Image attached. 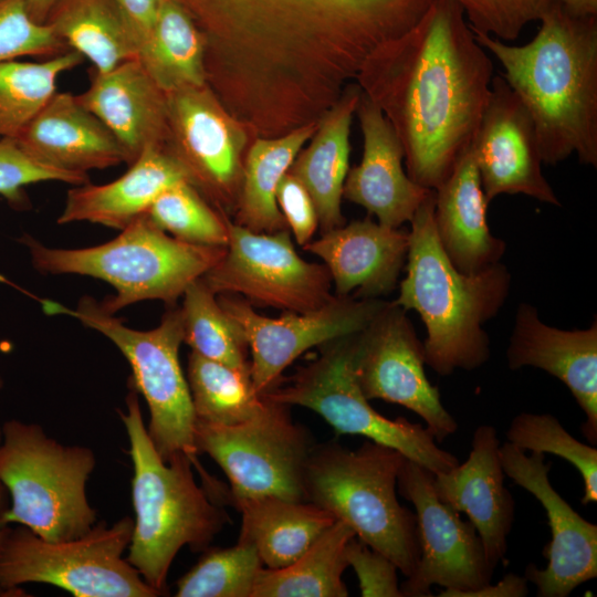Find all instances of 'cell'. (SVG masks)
Returning <instances> with one entry per match:
<instances>
[{
	"label": "cell",
	"mask_w": 597,
	"mask_h": 597,
	"mask_svg": "<svg viewBox=\"0 0 597 597\" xmlns=\"http://www.w3.org/2000/svg\"><path fill=\"white\" fill-rule=\"evenodd\" d=\"M206 43V72L224 92L281 77L327 87L357 76L367 59L413 28L432 0H176Z\"/></svg>",
	"instance_id": "cell-1"
},
{
	"label": "cell",
	"mask_w": 597,
	"mask_h": 597,
	"mask_svg": "<svg viewBox=\"0 0 597 597\" xmlns=\"http://www.w3.org/2000/svg\"><path fill=\"white\" fill-rule=\"evenodd\" d=\"M493 75L461 6L432 0L412 29L367 59L357 77L397 133L408 176L434 190L470 146Z\"/></svg>",
	"instance_id": "cell-2"
},
{
	"label": "cell",
	"mask_w": 597,
	"mask_h": 597,
	"mask_svg": "<svg viewBox=\"0 0 597 597\" xmlns=\"http://www.w3.org/2000/svg\"><path fill=\"white\" fill-rule=\"evenodd\" d=\"M534 39L511 45L474 32L504 69L502 74L530 113L542 161L576 153L597 166V15L576 17L554 1Z\"/></svg>",
	"instance_id": "cell-3"
},
{
	"label": "cell",
	"mask_w": 597,
	"mask_h": 597,
	"mask_svg": "<svg viewBox=\"0 0 597 597\" xmlns=\"http://www.w3.org/2000/svg\"><path fill=\"white\" fill-rule=\"evenodd\" d=\"M410 223L407 273L392 303L419 314L427 329L425 363L437 374L476 369L491 354L482 325L505 303L511 274L501 262L473 274L451 263L436 230L434 190Z\"/></svg>",
	"instance_id": "cell-4"
},
{
	"label": "cell",
	"mask_w": 597,
	"mask_h": 597,
	"mask_svg": "<svg viewBox=\"0 0 597 597\" xmlns=\"http://www.w3.org/2000/svg\"><path fill=\"white\" fill-rule=\"evenodd\" d=\"M127 410L118 411L129 440L134 467L132 499L134 530L126 559L161 595L167 575L184 546L207 549L230 522L229 515L193 476V461L178 454L165 462L144 425L138 392L129 386Z\"/></svg>",
	"instance_id": "cell-5"
},
{
	"label": "cell",
	"mask_w": 597,
	"mask_h": 597,
	"mask_svg": "<svg viewBox=\"0 0 597 597\" xmlns=\"http://www.w3.org/2000/svg\"><path fill=\"white\" fill-rule=\"evenodd\" d=\"M406 457L364 442L350 450L337 442L314 444L304 472V501L348 524L356 537L388 557L406 577L420 557L416 514L400 505L396 488Z\"/></svg>",
	"instance_id": "cell-6"
},
{
	"label": "cell",
	"mask_w": 597,
	"mask_h": 597,
	"mask_svg": "<svg viewBox=\"0 0 597 597\" xmlns=\"http://www.w3.org/2000/svg\"><path fill=\"white\" fill-rule=\"evenodd\" d=\"M121 231L106 243L82 249L48 248L29 235L21 241L41 273L87 275L111 284L115 294L100 302L109 314L145 300L175 305L226 251V247L180 241L156 227L146 214Z\"/></svg>",
	"instance_id": "cell-7"
},
{
	"label": "cell",
	"mask_w": 597,
	"mask_h": 597,
	"mask_svg": "<svg viewBox=\"0 0 597 597\" xmlns=\"http://www.w3.org/2000/svg\"><path fill=\"white\" fill-rule=\"evenodd\" d=\"M1 432L0 481L11 498L4 524L18 523L48 542L86 534L96 524L86 495L94 451L62 444L36 423L9 420Z\"/></svg>",
	"instance_id": "cell-8"
},
{
	"label": "cell",
	"mask_w": 597,
	"mask_h": 597,
	"mask_svg": "<svg viewBox=\"0 0 597 597\" xmlns=\"http://www.w3.org/2000/svg\"><path fill=\"white\" fill-rule=\"evenodd\" d=\"M41 303L45 313L72 316L115 344L132 367L128 385L142 394L148 405L147 431L160 458L168 462L185 454L193 461L202 481L210 480L197 460L196 415L179 363V347L184 343L179 307L171 305L157 327L139 331L127 327L93 297H82L75 308L52 300Z\"/></svg>",
	"instance_id": "cell-9"
},
{
	"label": "cell",
	"mask_w": 597,
	"mask_h": 597,
	"mask_svg": "<svg viewBox=\"0 0 597 597\" xmlns=\"http://www.w3.org/2000/svg\"><path fill=\"white\" fill-rule=\"evenodd\" d=\"M134 530L129 516L108 526L96 523L86 534L48 542L25 526L8 527L0 553V587L22 596L20 585L49 584L76 597H156L139 572L123 557Z\"/></svg>",
	"instance_id": "cell-10"
},
{
	"label": "cell",
	"mask_w": 597,
	"mask_h": 597,
	"mask_svg": "<svg viewBox=\"0 0 597 597\" xmlns=\"http://www.w3.org/2000/svg\"><path fill=\"white\" fill-rule=\"evenodd\" d=\"M354 335L320 346L315 359L263 396L289 407L308 408L336 433L363 436L394 448L433 474L455 468L458 458L441 449L427 427L404 417L389 419L371 407L354 373Z\"/></svg>",
	"instance_id": "cell-11"
},
{
	"label": "cell",
	"mask_w": 597,
	"mask_h": 597,
	"mask_svg": "<svg viewBox=\"0 0 597 597\" xmlns=\"http://www.w3.org/2000/svg\"><path fill=\"white\" fill-rule=\"evenodd\" d=\"M195 443L229 479V503L260 496L304 501V472L314 444L292 420L289 406L270 400L262 413L234 426L196 419Z\"/></svg>",
	"instance_id": "cell-12"
},
{
	"label": "cell",
	"mask_w": 597,
	"mask_h": 597,
	"mask_svg": "<svg viewBox=\"0 0 597 597\" xmlns=\"http://www.w3.org/2000/svg\"><path fill=\"white\" fill-rule=\"evenodd\" d=\"M228 232L224 254L201 277L217 295L239 294L251 304L298 313L334 296L327 268L301 258L289 230L254 232L228 219Z\"/></svg>",
	"instance_id": "cell-13"
},
{
	"label": "cell",
	"mask_w": 597,
	"mask_h": 597,
	"mask_svg": "<svg viewBox=\"0 0 597 597\" xmlns=\"http://www.w3.org/2000/svg\"><path fill=\"white\" fill-rule=\"evenodd\" d=\"M406 312L386 302L369 325L354 335L353 367L368 399H381L418 415L437 442L455 433L458 422L425 371L422 342Z\"/></svg>",
	"instance_id": "cell-14"
},
{
	"label": "cell",
	"mask_w": 597,
	"mask_h": 597,
	"mask_svg": "<svg viewBox=\"0 0 597 597\" xmlns=\"http://www.w3.org/2000/svg\"><path fill=\"white\" fill-rule=\"evenodd\" d=\"M217 296L243 334L251 381L260 395L275 387L285 368L307 349L362 332L386 304L377 297L334 295L316 310L286 312L273 318L259 314L247 300L231 294Z\"/></svg>",
	"instance_id": "cell-15"
},
{
	"label": "cell",
	"mask_w": 597,
	"mask_h": 597,
	"mask_svg": "<svg viewBox=\"0 0 597 597\" xmlns=\"http://www.w3.org/2000/svg\"><path fill=\"white\" fill-rule=\"evenodd\" d=\"M432 481L433 473L405 459L397 486L416 510L420 557L400 585L402 597H430L432 585L474 590L490 584L495 569L473 524L439 500Z\"/></svg>",
	"instance_id": "cell-16"
},
{
	"label": "cell",
	"mask_w": 597,
	"mask_h": 597,
	"mask_svg": "<svg viewBox=\"0 0 597 597\" xmlns=\"http://www.w3.org/2000/svg\"><path fill=\"white\" fill-rule=\"evenodd\" d=\"M168 115L166 148L184 166L189 182L223 213L237 206L247 143L243 128L208 83L168 94Z\"/></svg>",
	"instance_id": "cell-17"
},
{
	"label": "cell",
	"mask_w": 597,
	"mask_h": 597,
	"mask_svg": "<svg viewBox=\"0 0 597 597\" xmlns=\"http://www.w3.org/2000/svg\"><path fill=\"white\" fill-rule=\"evenodd\" d=\"M504 474L530 492L544 507L551 541L544 547L546 567L528 564L524 576L535 585L538 597H567L579 585L597 576V525L582 517L554 489L552 463L545 454L525 451L509 441L500 444Z\"/></svg>",
	"instance_id": "cell-18"
},
{
	"label": "cell",
	"mask_w": 597,
	"mask_h": 597,
	"mask_svg": "<svg viewBox=\"0 0 597 597\" xmlns=\"http://www.w3.org/2000/svg\"><path fill=\"white\" fill-rule=\"evenodd\" d=\"M484 196L522 193L561 206L544 177L534 122L502 73L492 77L491 94L470 144Z\"/></svg>",
	"instance_id": "cell-19"
},
{
	"label": "cell",
	"mask_w": 597,
	"mask_h": 597,
	"mask_svg": "<svg viewBox=\"0 0 597 597\" xmlns=\"http://www.w3.org/2000/svg\"><path fill=\"white\" fill-rule=\"evenodd\" d=\"M500 444L493 426H479L467 460L433 474L432 481L439 500L469 517L493 568L505 558L515 512L514 499L504 484Z\"/></svg>",
	"instance_id": "cell-20"
},
{
	"label": "cell",
	"mask_w": 597,
	"mask_h": 597,
	"mask_svg": "<svg viewBox=\"0 0 597 597\" xmlns=\"http://www.w3.org/2000/svg\"><path fill=\"white\" fill-rule=\"evenodd\" d=\"M511 370L540 368L559 379L586 416L582 431L597 442V322L586 329L565 331L542 322L535 306L517 307L506 350Z\"/></svg>",
	"instance_id": "cell-21"
},
{
	"label": "cell",
	"mask_w": 597,
	"mask_h": 597,
	"mask_svg": "<svg viewBox=\"0 0 597 597\" xmlns=\"http://www.w3.org/2000/svg\"><path fill=\"white\" fill-rule=\"evenodd\" d=\"M356 112L364 150L359 165L347 172L343 197L376 216L379 223L399 228L411 221L433 189L405 172L402 144L380 107L362 93Z\"/></svg>",
	"instance_id": "cell-22"
},
{
	"label": "cell",
	"mask_w": 597,
	"mask_h": 597,
	"mask_svg": "<svg viewBox=\"0 0 597 597\" xmlns=\"http://www.w3.org/2000/svg\"><path fill=\"white\" fill-rule=\"evenodd\" d=\"M92 75L90 86L76 98L114 135L128 166L149 147H167L168 94L137 57Z\"/></svg>",
	"instance_id": "cell-23"
},
{
	"label": "cell",
	"mask_w": 597,
	"mask_h": 597,
	"mask_svg": "<svg viewBox=\"0 0 597 597\" xmlns=\"http://www.w3.org/2000/svg\"><path fill=\"white\" fill-rule=\"evenodd\" d=\"M409 231L370 218L322 233L303 249L324 262L337 296L377 297L390 293L407 258Z\"/></svg>",
	"instance_id": "cell-24"
},
{
	"label": "cell",
	"mask_w": 597,
	"mask_h": 597,
	"mask_svg": "<svg viewBox=\"0 0 597 597\" xmlns=\"http://www.w3.org/2000/svg\"><path fill=\"white\" fill-rule=\"evenodd\" d=\"M13 140L34 161L69 172L125 163L114 135L69 92H55Z\"/></svg>",
	"instance_id": "cell-25"
},
{
	"label": "cell",
	"mask_w": 597,
	"mask_h": 597,
	"mask_svg": "<svg viewBox=\"0 0 597 597\" xmlns=\"http://www.w3.org/2000/svg\"><path fill=\"white\" fill-rule=\"evenodd\" d=\"M181 181L189 178L180 161L166 147H149L119 178L70 189L57 223L88 221L123 230L145 214L163 191Z\"/></svg>",
	"instance_id": "cell-26"
},
{
	"label": "cell",
	"mask_w": 597,
	"mask_h": 597,
	"mask_svg": "<svg viewBox=\"0 0 597 597\" xmlns=\"http://www.w3.org/2000/svg\"><path fill=\"white\" fill-rule=\"evenodd\" d=\"M488 205L469 146L448 178L434 189L438 239L462 273H478L499 263L505 252V242L489 229Z\"/></svg>",
	"instance_id": "cell-27"
},
{
	"label": "cell",
	"mask_w": 597,
	"mask_h": 597,
	"mask_svg": "<svg viewBox=\"0 0 597 597\" xmlns=\"http://www.w3.org/2000/svg\"><path fill=\"white\" fill-rule=\"evenodd\" d=\"M360 91L349 87L331 107L289 172L306 188L322 233L344 224L341 202L349 170V134Z\"/></svg>",
	"instance_id": "cell-28"
},
{
	"label": "cell",
	"mask_w": 597,
	"mask_h": 597,
	"mask_svg": "<svg viewBox=\"0 0 597 597\" xmlns=\"http://www.w3.org/2000/svg\"><path fill=\"white\" fill-rule=\"evenodd\" d=\"M230 503L241 513L238 542L252 545L263 566L271 569L294 563L336 521L306 501L260 496Z\"/></svg>",
	"instance_id": "cell-29"
},
{
	"label": "cell",
	"mask_w": 597,
	"mask_h": 597,
	"mask_svg": "<svg viewBox=\"0 0 597 597\" xmlns=\"http://www.w3.org/2000/svg\"><path fill=\"white\" fill-rule=\"evenodd\" d=\"M317 125L303 124L277 138H258L243 160L237 223L254 232L289 230L276 203V189Z\"/></svg>",
	"instance_id": "cell-30"
},
{
	"label": "cell",
	"mask_w": 597,
	"mask_h": 597,
	"mask_svg": "<svg viewBox=\"0 0 597 597\" xmlns=\"http://www.w3.org/2000/svg\"><path fill=\"white\" fill-rule=\"evenodd\" d=\"M45 23L71 49L105 73L136 59L139 45L113 0H57Z\"/></svg>",
	"instance_id": "cell-31"
},
{
	"label": "cell",
	"mask_w": 597,
	"mask_h": 597,
	"mask_svg": "<svg viewBox=\"0 0 597 597\" xmlns=\"http://www.w3.org/2000/svg\"><path fill=\"white\" fill-rule=\"evenodd\" d=\"M206 43L189 13L176 0H163L137 59L167 94L207 84Z\"/></svg>",
	"instance_id": "cell-32"
},
{
	"label": "cell",
	"mask_w": 597,
	"mask_h": 597,
	"mask_svg": "<svg viewBox=\"0 0 597 597\" xmlns=\"http://www.w3.org/2000/svg\"><path fill=\"white\" fill-rule=\"evenodd\" d=\"M356 536L354 530L335 521L312 546L291 565L263 567L251 597H346L342 576L348 567L346 547Z\"/></svg>",
	"instance_id": "cell-33"
},
{
	"label": "cell",
	"mask_w": 597,
	"mask_h": 597,
	"mask_svg": "<svg viewBox=\"0 0 597 597\" xmlns=\"http://www.w3.org/2000/svg\"><path fill=\"white\" fill-rule=\"evenodd\" d=\"M187 380L196 419L234 426L262 413L270 400L258 394L251 376L191 350Z\"/></svg>",
	"instance_id": "cell-34"
},
{
	"label": "cell",
	"mask_w": 597,
	"mask_h": 597,
	"mask_svg": "<svg viewBox=\"0 0 597 597\" xmlns=\"http://www.w3.org/2000/svg\"><path fill=\"white\" fill-rule=\"evenodd\" d=\"M82 62L69 50L41 62L0 63V139L15 138L56 92L60 75Z\"/></svg>",
	"instance_id": "cell-35"
},
{
	"label": "cell",
	"mask_w": 597,
	"mask_h": 597,
	"mask_svg": "<svg viewBox=\"0 0 597 597\" xmlns=\"http://www.w3.org/2000/svg\"><path fill=\"white\" fill-rule=\"evenodd\" d=\"M179 311L184 343L192 352L250 375L243 334L201 277L185 290Z\"/></svg>",
	"instance_id": "cell-36"
},
{
	"label": "cell",
	"mask_w": 597,
	"mask_h": 597,
	"mask_svg": "<svg viewBox=\"0 0 597 597\" xmlns=\"http://www.w3.org/2000/svg\"><path fill=\"white\" fill-rule=\"evenodd\" d=\"M159 229L192 244L226 247L228 218L213 209L189 182H178L163 191L145 213Z\"/></svg>",
	"instance_id": "cell-37"
},
{
	"label": "cell",
	"mask_w": 597,
	"mask_h": 597,
	"mask_svg": "<svg viewBox=\"0 0 597 597\" xmlns=\"http://www.w3.org/2000/svg\"><path fill=\"white\" fill-rule=\"evenodd\" d=\"M255 548L238 542L207 549L198 563L177 582V597H251L263 568Z\"/></svg>",
	"instance_id": "cell-38"
},
{
	"label": "cell",
	"mask_w": 597,
	"mask_h": 597,
	"mask_svg": "<svg viewBox=\"0 0 597 597\" xmlns=\"http://www.w3.org/2000/svg\"><path fill=\"white\" fill-rule=\"evenodd\" d=\"M506 439L525 452L551 453L569 462L583 479L582 504L597 502V449L574 438L556 417L521 412L512 419Z\"/></svg>",
	"instance_id": "cell-39"
},
{
	"label": "cell",
	"mask_w": 597,
	"mask_h": 597,
	"mask_svg": "<svg viewBox=\"0 0 597 597\" xmlns=\"http://www.w3.org/2000/svg\"><path fill=\"white\" fill-rule=\"evenodd\" d=\"M69 50L50 24L30 15L24 0H0V63L22 56L48 59Z\"/></svg>",
	"instance_id": "cell-40"
},
{
	"label": "cell",
	"mask_w": 597,
	"mask_h": 597,
	"mask_svg": "<svg viewBox=\"0 0 597 597\" xmlns=\"http://www.w3.org/2000/svg\"><path fill=\"white\" fill-rule=\"evenodd\" d=\"M463 9L472 31L515 40L523 28L540 20L556 0H454Z\"/></svg>",
	"instance_id": "cell-41"
},
{
	"label": "cell",
	"mask_w": 597,
	"mask_h": 597,
	"mask_svg": "<svg viewBox=\"0 0 597 597\" xmlns=\"http://www.w3.org/2000/svg\"><path fill=\"white\" fill-rule=\"evenodd\" d=\"M42 181H62L74 186L90 182L87 174L69 172L43 166L25 155L11 138L0 139V195L22 207L23 188Z\"/></svg>",
	"instance_id": "cell-42"
},
{
	"label": "cell",
	"mask_w": 597,
	"mask_h": 597,
	"mask_svg": "<svg viewBox=\"0 0 597 597\" xmlns=\"http://www.w3.org/2000/svg\"><path fill=\"white\" fill-rule=\"evenodd\" d=\"M346 559L356 573L363 597H402L397 566L356 536L347 544Z\"/></svg>",
	"instance_id": "cell-43"
},
{
	"label": "cell",
	"mask_w": 597,
	"mask_h": 597,
	"mask_svg": "<svg viewBox=\"0 0 597 597\" xmlns=\"http://www.w3.org/2000/svg\"><path fill=\"white\" fill-rule=\"evenodd\" d=\"M276 203L297 244L312 241L318 228L317 212L311 195L289 171L276 189Z\"/></svg>",
	"instance_id": "cell-44"
},
{
	"label": "cell",
	"mask_w": 597,
	"mask_h": 597,
	"mask_svg": "<svg viewBox=\"0 0 597 597\" xmlns=\"http://www.w3.org/2000/svg\"><path fill=\"white\" fill-rule=\"evenodd\" d=\"M133 30L139 48L148 38L163 0H113ZM139 51V50H138Z\"/></svg>",
	"instance_id": "cell-45"
},
{
	"label": "cell",
	"mask_w": 597,
	"mask_h": 597,
	"mask_svg": "<svg viewBox=\"0 0 597 597\" xmlns=\"http://www.w3.org/2000/svg\"><path fill=\"white\" fill-rule=\"evenodd\" d=\"M525 576L509 573L495 585L488 584L474 590L442 589L440 597H525L528 595Z\"/></svg>",
	"instance_id": "cell-46"
},
{
	"label": "cell",
	"mask_w": 597,
	"mask_h": 597,
	"mask_svg": "<svg viewBox=\"0 0 597 597\" xmlns=\"http://www.w3.org/2000/svg\"><path fill=\"white\" fill-rule=\"evenodd\" d=\"M570 14L576 17L597 15V0H556Z\"/></svg>",
	"instance_id": "cell-47"
},
{
	"label": "cell",
	"mask_w": 597,
	"mask_h": 597,
	"mask_svg": "<svg viewBox=\"0 0 597 597\" xmlns=\"http://www.w3.org/2000/svg\"><path fill=\"white\" fill-rule=\"evenodd\" d=\"M30 15L40 23H45L49 12L57 0H24Z\"/></svg>",
	"instance_id": "cell-48"
},
{
	"label": "cell",
	"mask_w": 597,
	"mask_h": 597,
	"mask_svg": "<svg viewBox=\"0 0 597 597\" xmlns=\"http://www.w3.org/2000/svg\"><path fill=\"white\" fill-rule=\"evenodd\" d=\"M8 495L9 493H8L7 488L0 481V553H1L2 544L6 537L7 531H8V525L4 524L3 522V514L9 507ZM0 596H6V593L3 591L1 587H0Z\"/></svg>",
	"instance_id": "cell-49"
},
{
	"label": "cell",
	"mask_w": 597,
	"mask_h": 597,
	"mask_svg": "<svg viewBox=\"0 0 597 597\" xmlns=\"http://www.w3.org/2000/svg\"><path fill=\"white\" fill-rule=\"evenodd\" d=\"M1 439H2V432H1V427H0V442H1Z\"/></svg>",
	"instance_id": "cell-50"
},
{
	"label": "cell",
	"mask_w": 597,
	"mask_h": 597,
	"mask_svg": "<svg viewBox=\"0 0 597 597\" xmlns=\"http://www.w3.org/2000/svg\"><path fill=\"white\" fill-rule=\"evenodd\" d=\"M1 387H2V379H1V377H0V388H1Z\"/></svg>",
	"instance_id": "cell-51"
}]
</instances>
